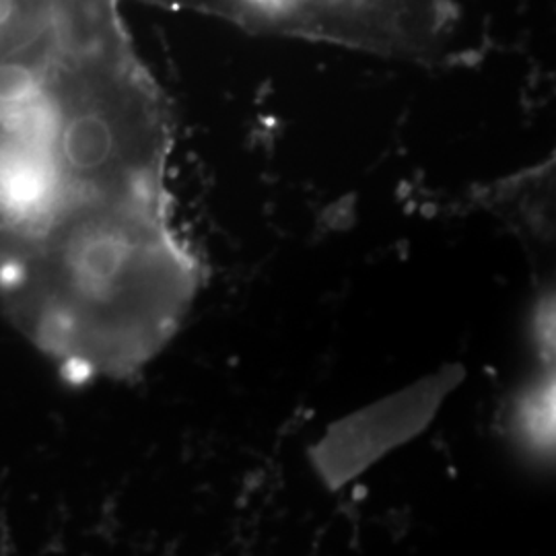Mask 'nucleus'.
<instances>
[{
	"instance_id": "obj_2",
	"label": "nucleus",
	"mask_w": 556,
	"mask_h": 556,
	"mask_svg": "<svg viewBox=\"0 0 556 556\" xmlns=\"http://www.w3.org/2000/svg\"><path fill=\"white\" fill-rule=\"evenodd\" d=\"M231 21L250 34L326 41L388 59L433 62L457 23L452 0H142Z\"/></svg>"
},
{
	"instance_id": "obj_3",
	"label": "nucleus",
	"mask_w": 556,
	"mask_h": 556,
	"mask_svg": "<svg viewBox=\"0 0 556 556\" xmlns=\"http://www.w3.org/2000/svg\"><path fill=\"white\" fill-rule=\"evenodd\" d=\"M464 376L462 365L445 367L337 420L312 447V462L321 482L338 491L381 457L420 435Z\"/></svg>"
},
{
	"instance_id": "obj_1",
	"label": "nucleus",
	"mask_w": 556,
	"mask_h": 556,
	"mask_svg": "<svg viewBox=\"0 0 556 556\" xmlns=\"http://www.w3.org/2000/svg\"><path fill=\"white\" fill-rule=\"evenodd\" d=\"M169 155L118 0H62L0 52V312L36 351L176 229Z\"/></svg>"
}]
</instances>
